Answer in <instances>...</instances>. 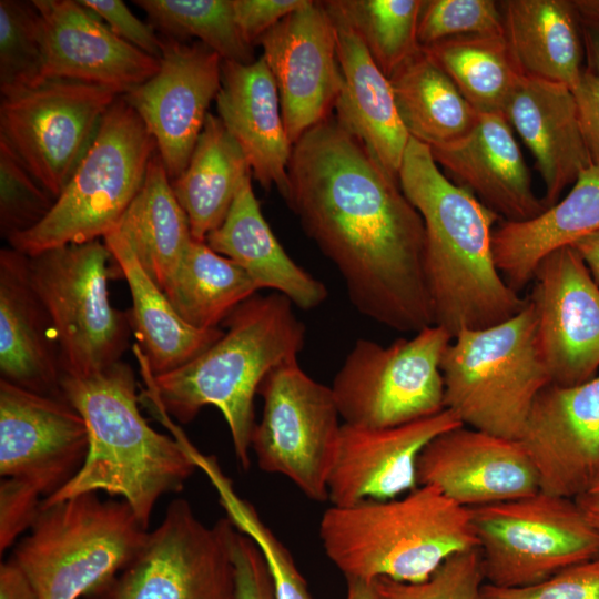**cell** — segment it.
<instances>
[{"instance_id":"1","label":"cell","mask_w":599,"mask_h":599,"mask_svg":"<svg viewBox=\"0 0 599 599\" xmlns=\"http://www.w3.org/2000/svg\"><path fill=\"white\" fill-rule=\"evenodd\" d=\"M286 203L365 317L398 332L433 325L424 222L392 176L336 120L293 145Z\"/></svg>"},{"instance_id":"2","label":"cell","mask_w":599,"mask_h":599,"mask_svg":"<svg viewBox=\"0 0 599 599\" xmlns=\"http://www.w3.org/2000/svg\"><path fill=\"white\" fill-rule=\"evenodd\" d=\"M398 181L424 222V272L434 324L454 337L519 313L527 297L506 283L494 257V227L501 219L451 182L429 146L413 138Z\"/></svg>"},{"instance_id":"3","label":"cell","mask_w":599,"mask_h":599,"mask_svg":"<svg viewBox=\"0 0 599 599\" xmlns=\"http://www.w3.org/2000/svg\"><path fill=\"white\" fill-rule=\"evenodd\" d=\"M60 385L62 397L85 422L89 451L78 474L41 505L104 491L124 500L149 529L159 499L182 490L199 469L193 445L163 412L154 416L173 438L146 423L134 373L122 361L89 375H62Z\"/></svg>"},{"instance_id":"4","label":"cell","mask_w":599,"mask_h":599,"mask_svg":"<svg viewBox=\"0 0 599 599\" xmlns=\"http://www.w3.org/2000/svg\"><path fill=\"white\" fill-rule=\"evenodd\" d=\"M293 306L276 292L253 295L227 317L226 332L211 346L158 376L134 344L132 352L145 384L140 402L180 424H189L202 408L214 406L229 426L236 459L248 469L260 386L272 369L297 358L305 343V325Z\"/></svg>"},{"instance_id":"5","label":"cell","mask_w":599,"mask_h":599,"mask_svg":"<svg viewBox=\"0 0 599 599\" xmlns=\"http://www.w3.org/2000/svg\"><path fill=\"white\" fill-rule=\"evenodd\" d=\"M318 536L346 580L422 582L450 556L477 548L470 510L428 485L393 499L332 505Z\"/></svg>"},{"instance_id":"6","label":"cell","mask_w":599,"mask_h":599,"mask_svg":"<svg viewBox=\"0 0 599 599\" xmlns=\"http://www.w3.org/2000/svg\"><path fill=\"white\" fill-rule=\"evenodd\" d=\"M148 532L124 500L84 493L41 505L11 557L39 599L94 597L136 556Z\"/></svg>"},{"instance_id":"7","label":"cell","mask_w":599,"mask_h":599,"mask_svg":"<svg viewBox=\"0 0 599 599\" xmlns=\"http://www.w3.org/2000/svg\"><path fill=\"white\" fill-rule=\"evenodd\" d=\"M440 370L445 408L463 425L518 440L535 398L551 383L537 347L528 298L502 323L456 334Z\"/></svg>"},{"instance_id":"8","label":"cell","mask_w":599,"mask_h":599,"mask_svg":"<svg viewBox=\"0 0 599 599\" xmlns=\"http://www.w3.org/2000/svg\"><path fill=\"white\" fill-rule=\"evenodd\" d=\"M156 151L142 119L119 95L48 215L33 229L11 237L10 247L33 256L104 238L116 230Z\"/></svg>"},{"instance_id":"9","label":"cell","mask_w":599,"mask_h":599,"mask_svg":"<svg viewBox=\"0 0 599 599\" xmlns=\"http://www.w3.org/2000/svg\"><path fill=\"white\" fill-rule=\"evenodd\" d=\"M28 257L32 284L51 321L62 375H89L120 362L131 324L110 302L108 281L120 270L106 244H69Z\"/></svg>"},{"instance_id":"10","label":"cell","mask_w":599,"mask_h":599,"mask_svg":"<svg viewBox=\"0 0 599 599\" xmlns=\"http://www.w3.org/2000/svg\"><path fill=\"white\" fill-rule=\"evenodd\" d=\"M469 510L486 583L526 587L599 556V532L576 499L538 490Z\"/></svg>"},{"instance_id":"11","label":"cell","mask_w":599,"mask_h":599,"mask_svg":"<svg viewBox=\"0 0 599 599\" xmlns=\"http://www.w3.org/2000/svg\"><path fill=\"white\" fill-rule=\"evenodd\" d=\"M451 339L435 324L388 346L357 339L329 386L344 424L393 427L444 410L440 363Z\"/></svg>"},{"instance_id":"12","label":"cell","mask_w":599,"mask_h":599,"mask_svg":"<svg viewBox=\"0 0 599 599\" xmlns=\"http://www.w3.org/2000/svg\"><path fill=\"white\" fill-rule=\"evenodd\" d=\"M236 526L204 524L190 502L172 500L131 562L94 599H238Z\"/></svg>"},{"instance_id":"13","label":"cell","mask_w":599,"mask_h":599,"mask_svg":"<svg viewBox=\"0 0 599 599\" xmlns=\"http://www.w3.org/2000/svg\"><path fill=\"white\" fill-rule=\"evenodd\" d=\"M119 94L63 79L0 89V139L55 200Z\"/></svg>"},{"instance_id":"14","label":"cell","mask_w":599,"mask_h":599,"mask_svg":"<svg viewBox=\"0 0 599 599\" xmlns=\"http://www.w3.org/2000/svg\"><path fill=\"white\" fill-rule=\"evenodd\" d=\"M258 395L263 413L251 450L260 469L286 477L312 500H327L342 428L331 387L313 379L293 358L266 375Z\"/></svg>"},{"instance_id":"15","label":"cell","mask_w":599,"mask_h":599,"mask_svg":"<svg viewBox=\"0 0 599 599\" xmlns=\"http://www.w3.org/2000/svg\"><path fill=\"white\" fill-rule=\"evenodd\" d=\"M527 296L537 347L551 384L575 386L599 369V285L572 246L547 255Z\"/></svg>"},{"instance_id":"16","label":"cell","mask_w":599,"mask_h":599,"mask_svg":"<svg viewBox=\"0 0 599 599\" xmlns=\"http://www.w3.org/2000/svg\"><path fill=\"white\" fill-rule=\"evenodd\" d=\"M160 68L122 97L154 138L170 180L186 167L222 80V58L202 42L162 38Z\"/></svg>"},{"instance_id":"17","label":"cell","mask_w":599,"mask_h":599,"mask_svg":"<svg viewBox=\"0 0 599 599\" xmlns=\"http://www.w3.org/2000/svg\"><path fill=\"white\" fill-rule=\"evenodd\" d=\"M89 451L82 416L64 399L0 379V475L33 486L44 498L65 486Z\"/></svg>"},{"instance_id":"18","label":"cell","mask_w":599,"mask_h":599,"mask_svg":"<svg viewBox=\"0 0 599 599\" xmlns=\"http://www.w3.org/2000/svg\"><path fill=\"white\" fill-rule=\"evenodd\" d=\"M257 44L276 82L286 133L294 145L329 118L341 90L333 21L323 1L307 0Z\"/></svg>"},{"instance_id":"19","label":"cell","mask_w":599,"mask_h":599,"mask_svg":"<svg viewBox=\"0 0 599 599\" xmlns=\"http://www.w3.org/2000/svg\"><path fill=\"white\" fill-rule=\"evenodd\" d=\"M518 441L541 491L570 499L590 494L599 484V375L575 386L544 387Z\"/></svg>"},{"instance_id":"20","label":"cell","mask_w":599,"mask_h":599,"mask_svg":"<svg viewBox=\"0 0 599 599\" xmlns=\"http://www.w3.org/2000/svg\"><path fill=\"white\" fill-rule=\"evenodd\" d=\"M417 480L467 509L540 490L536 470L518 440L465 425L441 433L424 447Z\"/></svg>"},{"instance_id":"21","label":"cell","mask_w":599,"mask_h":599,"mask_svg":"<svg viewBox=\"0 0 599 599\" xmlns=\"http://www.w3.org/2000/svg\"><path fill=\"white\" fill-rule=\"evenodd\" d=\"M461 425L447 408L393 427L343 423L327 483L328 500L333 506H349L412 491L418 486L417 461L424 447L441 433Z\"/></svg>"},{"instance_id":"22","label":"cell","mask_w":599,"mask_h":599,"mask_svg":"<svg viewBox=\"0 0 599 599\" xmlns=\"http://www.w3.org/2000/svg\"><path fill=\"white\" fill-rule=\"evenodd\" d=\"M32 2L41 17L43 80L79 81L123 95L158 72V58L118 37L79 1Z\"/></svg>"},{"instance_id":"23","label":"cell","mask_w":599,"mask_h":599,"mask_svg":"<svg viewBox=\"0 0 599 599\" xmlns=\"http://www.w3.org/2000/svg\"><path fill=\"white\" fill-rule=\"evenodd\" d=\"M429 149L451 182L475 195L501 220L525 221L546 210L532 189L512 128L502 113H479L463 139Z\"/></svg>"},{"instance_id":"24","label":"cell","mask_w":599,"mask_h":599,"mask_svg":"<svg viewBox=\"0 0 599 599\" xmlns=\"http://www.w3.org/2000/svg\"><path fill=\"white\" fill-rule=\"evenodd\" d=\"M219 118L242 149L252 176L268 190L290 196L291 143L274 77L261 57L251 64L222 62L215 98Z\"/></svg>"},{"instance_id":"25","label":"cell","mask_w":599,"mask_h":599,"mask_svg":"<svg viewBox=\"0 0 599 599\" xmlns=\"http://www.w3.org/2000/svg\"><path fill=\"white\" fill-rule=\"evenodd\" d=\"M323 3L334 24L342 74L335 118L398 180L410 138L399 119L389 79L333 0Z\"/></svg>"},{"instance_id":"26","label":"cell","mask_w":599,"mask_h":599,"mask_svg":"<svg viewBox=\"0 0 599 599\" xmlns=\"http://www.w3.org/2000/svg\"><path fill=\"white\" fill-rule=\"evenodd\" d=\"M504 115L536 160L546 209L592 164L571 89L522 75Z\"/></svg>"},{"instance_id":"27","label":"cell","mask_w":599,"mask_h":599,"mask_svg":"<svg viewBox=\"0 0 599 599\" xmlns=\"http://www.w3.org/2000/svg\"><path fill=\"white\" fill-rule=\"evenodd\" d=\"M0 374L21 388L63 398L51 321L32 284L29 257L12 247L0 251Z\"/></svg>"},{"instance_id":"28","label":"cell","mask_w":599,"mask_h":599,"mask_svg":"<svg viewBox=\"0 0 599 599\" xmlns=\"http://www.w3.org/2000/svg\"><path fill=\"white\" fill-rule=\"evenodd\" d=\"M599 231V167L585 170L568 194L525 221H499L493 235L496 266L517 293L532 282L550 253Z\"/></svg>"},{"instance_id":"29","label":"cell","mask_w":599,"mask_h":599,"mask_svg":"<svg viewBox=\"0 0 599 599\" xmlns=\"http://www.w3.org/2000/svg\"><path fill=\"white\" fill-rule=\"evenodd\" d=\"M216 253L243 268L261 288L284 295L309 311L327 298L325 285L296 264L280 244L264 219L247 176L223 223L205 238Z\"/></svg>"},{"instance_id":"30","label":"cell","mask_w":599,"mask_h":599,"mask_svg":"<svg viewBox=\"0 0 599 599\" xmlns=\"http://www.w3.org/2000/svg\"><path fill=\"white\" fill-rule=\"evenodd\" d=\"M499 2L504 34L521 73L573 90L585 70L583 43L573 1Z\"/></svg>"},{"instance_id":"31","label":"cell","mask_w":599,"mask_h":599,"mask_svg":"<svg viewBox=\"0 0 599 599\" xmlns=\"http://www.w3.org/2000/svg\"><path fill=\"white\" fill-rule=\"evenodd\" d=\"M103 241L129 285L132 296L129 313L131 328L154 376L184 365L222 336L220 327L199 329L179 316L119 232L110 233Z\"/></svg>"},{"instance_id":"32","label":"cell","mask_w":599,"mask_h":599,"mask_svg":"<svg viewBox=\"0 0 599 599\" xmlns=\"http://www.w3.org/2000/svg\"><path fill=\"white\" fill-rule=\"evenodd\" d=\"M250 175L252 171L242 149L222 120L209 112L185 170L171 180L193 238L205 242L223 223Z\"/></svg>"},{"instance_id":"33","label":"cell","mask_w":599,"mask_h":599,"mask_svg":"<svg viewBox=\"0 0 599 599\" xmlns=\"http://www.w3.org/2000/svg\"><path fill=\"white\" fill-rule=\"evenodd\" d=\"M115 231L126 240L145 273L163 291L193 236L158 151Z\"/></svg>"},{"instance_id":"34","label":"cell","mask_w":599,"mask_h":599,"mask_svg":"<svg viewBox=\"0 0 599 599\" xmlns=\"http://www.w3.org/2000/svg\"><path fill=\"white\" fill-rule=\"evenodd\" d=\"M388 79L399 119L409 138L429 148L463 139L478 120L479 113L423 47Z\"/></svg>"},{"instance_id":"35","label":"cell","mask_w":599,"mask_h":599,"mask_svg":"<svg viewBox=\"0 0 599 599\" xmlns=\"http://www.w3.org/2000/svg\"><path fill=\"white\" fill-rule=\"evenodd\" d=\"M260 287L237 264L192 238L163 292L179 316L199 329L217 328Z\"/></svg>"},{"instance_id":"36","label":"cell","mask_w":599,"mask_h":599,"mask_svg":"<svg viewBox=\"0 0 599 599\" xmlns=\"http://www.w3.org/2000/svg\"><path fill=\"white\" fill-rule=\"evenodd\" d=\"M478 113H502L524 75L505 34H470L423 47Z\"/></svg>"},{"instance_id":"37","label":"cell","mask_w":599,"mask_h":599,"mask_svg":"<svg viewBox=\"0 0 599 599\" xmlns=\"http://www.w3.org/2000/svg\"><path fill=\"white\" fill-rule=\"evenodd\" d=\"M151 24L167 38L195 37L223 61L251 64L253 47L235 20L233 0H135Z\"/></svg>"},{"instance_id":"38","label":"cell","mask_w":599,"mask_h":599,"mask_svg":"<svg viewBox=\"0 0 599 599\" xmlns=\"http://www.w3.org/2000/svg\"><path fill=\"white\" fill-rule=\"evenodd\" d=\"M389 78L420 45L417 28L424 0H333Z\"/></svg>"},{"instance_id":"39","label":"cell","mask_w":599,"mask_h":599,"mask_svg":"<svg viewBox=\"0 0 599 599\" xmlns=\"http://www.w3.org/2000/svg\"><path fill=\"white\" fill-rule=\"evenodd\" d=\"M194 457L199 469L204 471L217 491L226 516L241 532L256 544L262 552L275 599H313L307 582L297 569L288 549L261 519L253 505L235 491L216 459L199 450Z\"/></svg>"},{"instance_id":"40","label":"cell","mask_w":599,"mask_h":599,"mask_svg":"<svg viewBox=\"0 0 599 599\" xmlns=\"http://www.w3.org/2000/svg\"><path fill=\"white\" fill-rule=\"evenodd\" d=\"M41 17L32 1H0V89L34 85L42 79Z\"/></svg>"},{"instance_id":"41","label":"cell","mask_w":599,"mask_h":599,"mask_svg":"<svg viewBox=\"0 0 599 599\" xmlns=\"http://www.w3.org/2000/svg\"><path fill=\"white\" fill-rule=\"evenodd\" d=\"M55 199L23 166L0 139V234L9 241L38 225Z\"/></svg>"},{"instance_id":"42","label":"cell","mask_w":599,"mask_h":599,"mask_svg":"<svg viewBox=\"0 0 599 599\" xmlns=\"http://www.w3.org/2000/svg\"><path fill=\"white\" fill-rule=\"evenodd\" d=\"M470 34H504L499 1L425 0L417 28L420 47Z\"/></svg>"},{"instance_id":"43","label":"cell","mask_w":599,"mask_h":599,"mask_svg":"<svg viewBox=\"0 0 599 599\" xmlns=\"http://www.w3.org/2000/svg\"><path fill=\"white\" fill-rule=\"evenodd\" d=\"M374 582L383 599H481L485 578L479 551L471 548L450 556L425 581L378 578Z\"/></svg>"},{"instance_id":"44","label":"cell","mask_w":599,"mask_h":599,"mask_svg":"<svg viewBox=\"0 0 599 599\" xmlns=\"http://www.w3.org/2000/svg\"><path fill=\"white\" fill-rule=\"evenodd\" d=\"M481 599H599V556L526 587L484 583Z\"/></svg>"},{"instance_id":"45","label":"cell","mask_w":599,"mask_h":599,"mask_svg":"<svg viewBox=\"0 0 599 599\" xmlns=\"http://www.w3.org/2000/svg\"><path fill=\"white\" fill-rule=\"evenodd\" d=\"M43 497L30 484L17 478L0 481V552L9 549L35 521Z\"/></svg>"},{"instance_id":"46","label":"cell","mask_w":599,"mask_h":599,"mask_svg":"<svg viewBox=\"0 0 599 599\" xmlns=\"http://www.w3.org/2000/svg\"><path fill=\"white\" fill-rule=\"evenodd\" d=\"M82 6L108 22V27L121 39L141 51L161 57L162 38L155 28L136 18L121 0H80Z\"/></svg>"},{"instance_id":"47","label":"cell","mask_w":599,"mask_h":599,"mask_svg":"<svg viewBox=\"0 0 599 599\" xmlns=\"http://www.w3.org/2000/svg\"><path fill=\"white\" fill-rule=\"evenodd\" d=\"M232 550L238 599H275L265 560L256 544L237 529Z\"/></svg>"},{"instance_id":"48","label":"cell","mask_w":599,"mask_h":599,"mask_svg":"<svg viewBox=\"0 0 599 599\" xmlns=\"http://www.w3.org/2000/svg\"><path fill=\"white\" fill-rule=\"evenodd\" d=\"M307 0H233L235 20L245 41L254 47L283 18Z\"/></svg>"},{"instance_id":"49","label":"cell","mask_w":599,"mask_h":599,"mask_svg":"<svg viewBox=\"0 0 599 599\" xmlns=\"http://www.w3.org/2000/svg\"><path fill=\"white\" fill-rule=\"evenodd\" d=\"M572 92L592 164L599 167V78L585 68Z\"/></svg>"},{"instance_id":"50","label":"cell","mask_w":599,"mask_h":599,"mask_svg":"<svg viewBox=\"0 0 599 599\" xmlns=\"http://www.w3.org/2000/svg\"><path fill=\"white\" fill-rule=\"evenodd\" d=\"M0 599H39L31 580L13 557L0 566Z\"/></svg>"},{"instance_id":"51","label":"cell","mask_w":599,"mask_h":599,"mask_svg":"<svg viewBox=\"0 0 599 599\" xmlns=\"http://www.w3.org/2000/svg\"><path fill=\"white\" fill-rule=\"evenodd\" d=\"M578 17L587 60L585 68L599 78V18L583 16L579 12Z\"/></svg>"},{"instance_id":"52","label":"cell","mask_w":599,"mask_h":599,"mask_svg":"<svg viewBox=\"0 0 599 599\" xmlns=\"http://www.w3.org/2000/svg\"><path fill=\"white\" fill-rule=\"evenodd\" d=\"M583 260L595 282L599 285V231L572 245Z\"/></svg>"},{"instance_id":"53","label":"cell","mask_w":599,"mask_h":599,"mask_svg":"<svg viewBox=\"0 0 599 599\" xmlns=\"http://www.w3.org/2000/svg\"><path fill=\"white\" fill-rule=\"evenodd\" d=\"M345 599H383L376 589L374 581L361 579H347Z\"/></svg>"},{"instance_id":"54","label":"cell","mask_w":599,"mask_h":599,"mask_svg":"<svg viewBox=\"0 0 599 599\" xmlns=\"http://www.w3.org/2000/svg\"><path fill=\"white\" fill-rule=\"evenodd\" d=\"M576 500L599 532V496L585 495Z\"/></svg>"},{"instance_id":"55","label":"cell","mask_w":599,"mask_h":599,"mask_svg":"<svg viewBox=\"0 0 599 599\" xmlns=\"http://www.w3.org/2000/svg\"><path fill=\"white\" fill-rule=\"evenodd\" d=\"M573 3L580 14L599 18V0H575Z\"/></svg>"},{"instance_id":"56","label":"cell","mask_w":599,"mask_h":599,"mask_svg":"<svg viewBox=\"0 0 599 599\" xmlns=\"http://www.w3.org/2000/svg\"><path fill=\"white\" fill-rule=\"evenodd\" d=\"M588 495L599 496V484Z\"/></svg>"}]
</instances>
